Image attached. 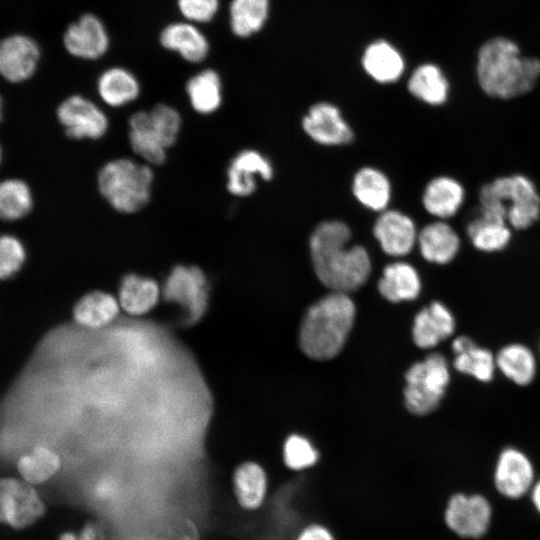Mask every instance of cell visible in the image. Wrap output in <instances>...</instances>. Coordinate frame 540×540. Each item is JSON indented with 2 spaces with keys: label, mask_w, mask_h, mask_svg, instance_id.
Segmentation results:
<instances>
[{
  "label": "cell",
  "mask_w": 540,
  "mask_h": 540,
  "mask_svg": "<svg viewBox=\"0 0 540 540\" xmlns=\"http://www.w3.org/2000/svg\"><path fill=\"white\" fill-rule=\"evenodd\" d=\"M62 465L59 452L43 443L22 451L15 462L17 476L35 487L46 484L56 477Z\"/></svg>",
  "instance_id": "603a6c76"
},
{
  "label": "cell",
  "mask_w": 540,
  "mask_h": 540,
  "mask_svg": "<svg viewBox=\"0 0 540 540\" xmlns=\"http://www.w3.org/2000/svg\"><path fill=\"white\" fill-rule=\"evenodd\" d=\"M40 48L34 39L20 34L0 40V75L9 82L29 79L36 71Z\"/></svg>",
  "instance_id": "9a60e30c"
},
{
  "label": "cell",
  "mask_w": 540,
  "mask_h": 540,
  "mask_svg": "<svg viewBox=\"0 0 540 540\" xmlns=\"http://www.w3.org/2000/svg\"><path fill=\"white\" fill-rule=\"evenodd\" d=\"M46 513V502L35 487L20 477L0 476V525L24 530L36 524Z\"/></svg>",
  "instance_id": "52a82bcc"
},
{
  "label": "cell",
  "mask_w": 540,
  "mask_h": 540,
  "mask_svg": "<svg viewBox=\"0 0 540 540\" xmlns=\"http://www.w3.org/2000/svg\"><path fill=\"white\" fill-rule=\"evenodd\" d=\"M405 378L406 407L411 413L423 416L439 407L450 383V369L445 356L434 352L414 363Z\"/></svg>",
  "instance_id": "8992f818"
},
{
  "label": "cell",
  "mask_w": 540,
  "mask_h": 540,
  "mask_svg": "<svg viewBox=\"0 0 540 540\" xmlns=\"http://www.w3.org/2000/svg\"><path fill=\"white\" fill-rule=\"evenodd\" d=\"M365 72L379 83H392L403 74L405 62L401 53L388 41L369 44L362 55Z\"/></svg>",
  "instance_id": "4316f807"
},
{
  "label": "cell",
  "mask_w": 540,
  "mask_h": 540,
  "mask_svg": "<svg viewBox=\"0 0 540 540\" xmlns=\"http://www.w3.org/2000/svg\"><path fill=\"white\" fill-rule=\"evenodd\" d=\"M154 540H164V539H163V537H162V536H159V537H157V538H156V539H154Z\"/></svg>",
  "instance_id": "bcb514c9"
},
{
  "label": "cell",
  "mask_w": 540,
  "mask_h": 540,
  "mask_svg": "<svg viewBox=\"0 0 540 540\" xmlns=\"http://www.w3.org/2000/svg\"><path fill=\"white\" fill-rule=\"evenodd\" d=\"M57 540H78V535L76 532L67 530L60 533L57 537Z\"/></svg>",
  "instance_id": "ee69618b"
},
{
  "label": "cell",
  "mask_w": 540,
  "mask_h": 540,
  "mask_svg": "<svg viewBox=\"0 0 540 540\" xmlns=\"http://www.w3.org/2000/svg\"><path fill=\"white\" fill-rule=\"evenodd\" d=\"M177 8L186 21L207 23L216 16L220 0H176Z\"/></svg>",
  "instance_id": "f35d334b"
},
{
  "label": "cell",
  "mask_w": 540,
  "mask_h": 540,
  "mask_svg": "<svg viewBox=\"0 0 540 540\" xmlns=\"http://www.w3.org/2000/svg\"><path fill=\"white\" fill-rule=\"evenodd\" d=\"M466 236L471 246L483 254L506 250L515 232L501 217L479 211L466 225Z\"/></svg>",
  "instance_id": "ffe728a7"
},
{
  "label": "cell",
  "mask_w": 540,
  "mask_h": 540,
  "mask_svg": "<svg viewBox=\"0 0 540 540\" xmlns=\"http://www.w3.org/2000/svg\"><path fill=\"white\" fill-rule=\"evenodd\" d=\"M495 361L497 371L517 386L526 387L536 378V355L523 343L505 344L495 353Z\"/></svg>",
  "instance_id": "484cf974"
},
{
  "label": "cell",
  "mask_w": 540,
  "mask_h": 540,
  "mask_svg": "<svg viewBox=\"0 0 540 540\" xmlns=\"http://www.w3.org/2000/svg\"><path fill=\"white\" fill-rule=\"evenodd\" d=\"M63 44L66 51L76 58L96 60L108 51L110 37L102 20L86 13L67 27Z\"/></svg>",
  "instance_id": "7c38bea8"
},
{
  "label": "cell",
  "mask_w": 540,
  "mask_h": 540,
  "mask_svg": "<svg viewBox=\"0 0 540 540\" xmlns=\"http://www.w3.org/2000/svg\"><path fill=\"white\" fill-rule=\"evenodd\" d=\"M373 235L385 254L402 257L417 244L418 231L408 215L398 210H384L374 223Z\"/></svg>",
  "instance_id": "5bb4252c"
},
{
  "label": "cell",
  "mask_w": 540,
  "mask_h": 540,
  "mask_svg": "<svg viewBox=\"0 0 540 540\" xmlns=\"http://www.w3.org/2000/svg\"><path fill=\"white\" fill-rule=\"evenodd\" d=\"M128 138L132 150L143 162L151 166L165 162L169 148L152 124L147 110L136 111L130 116Z\"/></svg>",
  "instance_id": "cb8c5ba5"
},
{
  "label": "cell",
  "mask_w": 540,
  "mask_h": 540,
  "mask_svg": "<svg viewBox=\"0 0 540 540\" xmlns=\"http://www.w3.org/2000/svg\"><path fill=\"white\" fill-rule=\"evenodd\" d=\"M27 252L23 242L12 234H0V280L14 277L24 266Z\"/></svg>",
  "instance_id": "8d00e7d4"
},
{
  "label": "cell",
  "mask_w": 540,
  "mask_h": 540,
  "mask_svg": "<svg viewBox=\"0 0 540 540\" xmlns=\"http://www.w3.org/2000/svg\"><path fill=\"white\" fill-rule=\"evenodd\" d=\"M257 177H261L265 181H269L273 177V167L270 160L259 151L242 150L228 165L227 190L237 197L249 196L256 190Z\"/></svg>",
  "instance_id": "2e32d148"
},
{
  "label": "cell",
  "mask_w": 540,
  "mask_h": 540,
  "mask_svg": "<svg viewBox=\"0 0 540 540\" xmlns=\"http://www.w3.org/2000/svg\"><path fill=\"white\" fill-rule=\"evenodd\" d=\"M96 89L100 99L113 108L135 101L141 90L137 77L120 66L104 70L97 79Z\"/></svg>",
  "instance_id": "83f0119b"
},
{
  "label": "cell",
  "mask_w": 540,
  "mask_h": 540,
  "mask_svg": "<svg viewBox=\"0 0 540 540\" xmlns=\"http://www.w3.org/2000/svg\"><path fill=\"white\" fill-rule=\"evenodd\" d=\"M152 167L131 158L110 160L98 172V190L115 211L136 213L150 201L154 182Z\"/></svg>",
  "instance_id": "5b68a950"
},
{
  "label": "cell",
  "mask_w": 540,
  "mask_h": 540,
  "mask_svg": "<svg viewBox=\"0 0 540 540\" xmlns=\"http://www.w3.org/2000/svg\"><path fill=\"white\" fill-rule=\"evenodd\" d=\"M453 367L478 382L490 383L497 372L495 353L478 345L467 335H460L452 342Z\"/></svg>",
  "instance_id": "44dd1931"
},
{
  "label": "cell",
  "mask_w": 540,
  "mask_h": 540,
  "mask_svg": "<svg viewBox=\"0 0 540 540\" xmlns=\"http://www.w3.org/2000/svg\"><path fill=\"white\" fill-rule=\"evenodd\" d=\"M456 319L451 310L440 301H433L421 309L414 318L412 335L415 344L430 349L451 337Z\"/></svg>",
  "instance_id": "d6986e66"
},
{
  "label": "cell",
  "mask_w": 540,
  "mask_h": 540,
  "mask_svg": "<svg viewBox=\"0 0 540 540\" xmlns=\"http://www.w3.org/2000/svg\"><path fill=\"white\" fill-rule=\"evenodd\" d=\"M185 90L193 110L202 115L216 112L223 99L222 81L213 69H204L190 77Z\"/></svg>",
  "instance_id": "d6a6232c"
},
{
  "label": "cell",
  "mask_w": 540,
  "mask_h": 540,
  "mask_svg": "<svg viewBox=\"0 0 540 540\" xmlns=\"http://www.w3.org/2000/svg\"><path fill=\"white\" fill-rule=\"evenodd\" d=\"M466 201L463 183L450 175L432 178L425 186L422 204L427 213L438 220L455 217Z\"/></svg>",
  "instance_id": "e0dca14e"
},
{
  "label": "cell",
  "mask_w": 540,
  "mask_h": 540,
  "mask_svg": "<svg viewBox=\"0 0 540 540\" xmlns=\"http://www.w3.org/2000/svg\"><path fill=\"white\" fill-rule=\"evenodd\" d=\"M120 304L117 297L94 290L86 293L73 306L74 321L84 328H101L112 322L118 315Z\"/></svg>",
  "instance_id": "f1b7e54d"
},
{
  "label": "cell",
  "mask_w": 540,
  "mask_h": 540,
  "mask_svg": "<svg viewBox=\"0 0 540 540\" xmlns=\"http://www.w3.org/2000/svg\"><path fill=\"white\" fill-rule=\"evenodd\" d=\"M355 319L348 293L332 291L309 307L299 332L302 351L315 360H329L342 350Z\"/></svg>",
  "instance_id": "3957f363"
},
{
  "label": "cell",
  "mask_w": 540,
  "mask_h": 540,
  "mask_svg": "<svg viewBox=\"0 0 540 540\" xmlns=\"http://www.w3.org/2000/svg\"><path fill=\"white\" fill-rule=\"evenodd\" d=\"M161 536L164 540H199L197 527L188 520L175 524Z\"/></svg>",
  "instance_id": "ab89813d"
},
{
  "label": "cell",
  "mask_w": 540,
  "mask_h": 540,
  "mask_svg": "<svg viewBox=\"0 0 540 540\" xmlns=\"http://www.w3.org/2000/svg\"><path fill=\"white\" fill-rule=\"evenodd\" d=\"M77 535L78 540H106L105 530L97 521L86 522Z\"/></svg>",
  "instance_id": "b9f144b4"
},
{
  "label": "cell",
  "mask_w": 540,
  "mask_h": 540,
  "mask_svg": "<svg viewBox=\"0 0 540 540\" xmlns=\"http://www.w3.org/2000/svg\"><path fill=\"white\" fill-rule=\"evenodd\" d=\"M351 230L339 220L319 223L309 239L316 276L327 288L349 293L363 286L371 273V259L361 245H350Z\"/></svg>",
  "instance_id": "6da1fadb"
},
{
  "label": "cell",
  "mask_w": 540,
  "mask_h": 540,
  "mask_svg": "<svg viewBox=\"0 0 540 540\" xmlns=\"http://www.w3.org/2000/svg\"><path fill=\"white\" fill-rule=\"evenodd\" d=\"M302 128L314 142L326 146L345 145L354 138L339 108L328 102L312 105L302 119Z\"/></svg>",
  "instance_id": "4fadbf2b"
},
{
  "label": "cell",
  "mask_w": 540,
  "mask_h": 540,
  "mask_svg": "<svg viewBox=\"0 0 540 540\" xmlns=\"http://www.w3.org/2000/svg\"><path fill=\"white\" fill-rule=\"evenodd\" d=\"M407 87L414 97L432 106L446 103L450 89L441 69L431 63L418 66L411 74Z\"/></svg>",
  "instance_id": "836d02e7"
},
{
  "label": "cell",
  "mask_w": 540,
  "mask_h": 540,
  "mask_svg": "<svg viewBox=\"0 0 540 540\" xmlns=\"http://www.w3.org/2000/svg\"><path fill=\"white\" fill-rule=\"evenodd\" d=\"M539 353H540V342H539Z\"/></svg>",
  "instance_id": "c3c4849f"
},
{
  "label": "cell",
  "mask_w": 540,
  "mask_h": 540,
  "mask_svg": "<svg viewBox=\"0 0 540 540\" xmlns=\"http://www.w3.org/2000/svg\"><path fill=\"white\" fill-rule=\"evenodd\" d=\"M163 48L180 55L185 61H204L210 50L205 34L196 24L189 21L173 22L165 26L159 36Z\"/></svg>",
  "instance_id": "7402d4cb"
},
{
  "label": "cell",
  "mask_w": 540,
  "mask_h": 540,
  "mask_svg": "<svg viewBox=\"0 0 540 540\" xmlns=\"http://www.w3.org/2000/svg\"><path fill=\"white\" fill-rule=\"evenodd\" d=\"M32 207V191L25 181L19 178L0 181V220H19L26 216Z\"/></svg>",
  "instance_id": "d590c367"
},
{
  "label": "cell",
  "mask_w": 540,
  "mask_h": 540,
  "mask_svg": "<svg viewBox=\"0 0 540 540\" xmlns=\"http://www.w3.org/2000/svg\"><path fill=\"white\" fill-rule=\"evenodd\" d=\"M161 294L162 289L155 279L128 273L120 281L117 299L126 313L139 316L151 311Z\"/></svg>",
  "instance_id": "d4e9b609"
},
{
  "label": "cell",
  "mask_w": 540,
  "mask_h": 540,
  "mask_svg": "<svg viewBox=\"0 0 540 540\" xmlns=\"http://www.w3.org/2000/svg\"><path fill=\"white\" fill-rule=\"evenodd\" d=\"M352 192L363 206L373 211L386 210L391 197L387 176L374 167H363L353 177Z\"/></svg>",
  "instance_id": "1f68e13d"
},
{
  "label": "cell",
  "mask_w": 540,
  "mask_h": 540,
  "mask_svg": "<svg viewBox=\"0 0 540 540\" xmlns=\"http://www.w3.org/2000/svg\"><path fill=\"white\" fill-rule=\"evenodd\" d=\"M269 0H231L229 25L239 38H248L259 32L269 15Z\"/></svg>",
  "instance_id": "e575fe53"
},
{
  "label": "cell",
  "mask_w": 540,
  "mask_h": 540,
  "mask_svg": "<svg viewBox=\"0 0 540 540\" xmlns=\"http://www.w3.org/2000/svg\"><path fill=\"white\" fill-rule=\"evenodd\" d=\"M233 490L238 505L246 511H255L267 496L268 480L264 469L255 462H245L236 467Z\"/></svg>",
  "instance_id": "4dcf8cb0"
},
{
  "label": "cell",
  "mask_w": 540,
  "mask_h": 540,
  "mask_svg": "<svg viewBox=\"0 0 540 540\" xmlns=\"http://www.w3.org/2000/svg\"><path fill=\"white\" fill-rule=\"evenodd\" d=\"M318 453L309 440L300 435H291L284 444V462L292 470H304L313 466Z\"/></svg>",
  "instance_id": "74e56055"
},
{
  "label": "cell",
  "mask_w": 540,
  "mask_h": 540,
  "mask_svg": "<svg viewBox=\"0 0 540 540\" xmlns=\"http://www.w3.org/2000/svg\"><path fill=\"white\" fill-rule=\"evenodd\" d=\"M492 509L482 495L457 493L447 502L444 520L447 527L464 538L483 536L490 525Z\"/></svg>",
  "instance_id": "30bf717a"
},
{
  "label": "cell",
  "mask_w": 540,
  "mask_h": 540,
  "mask_svg": "<svg viewBox=\"0 0 540 540\" xmlns=\"http://www.w3.org/2000/svg\"><path fill=\"white\" fill-rule=\"evenodd\" d=\"M1 115H2V101H1V98H0V120H1Z\"/></svg>",
  "instance_id": "f6af8a7d"
},
{
  "label": "cell",
  "mask_w": 540,
  "mask_h": 540,
  "mask_svg": "<svg viewBox=\"0 0 540 540\" xmlns=\"http://www.w3.org/2000/svg\"><path fill=\"white\" fill-rule=\"evenodd\" d=\"M540 77V60L522 57L506 38L487 41L479 50L477 79L489 97L510 100L530 92Z\"/></svg>",
  "instance_id": "7a4b0ae2"
},
{
  "label": "cell",
  "mask_w": 540,
  "mask_h": 540,
  "mask_svg": "<svg viewBox=\"0 0 540 540\" xmlns=\"http://www.w3.org/2000/svg\"><path fill=\"white\" fill-rule=\"evenodd\" d=\"M56 114L66 136L74 140H98L109 129V119L105 112L82 95L75 94L64 99Z\"/></svg>",
  "instance_id": "9c48e42d"
},
{
  "label": "cell",
  "mask_w": 540,
  "mask_h": 540,
  "mask_svg": "<svg viewBox=\"0 0 540 540\" xmlns=\"http://www.w3.org/2000/svg\"><path fill=\"white\" fill-rule=\"evenodd\" d=\"M379 293L390 302L414 300L421 292V279L414 266L396 261L385 266L378 281Z\"/></svg>",
  "instance_id": "f546056e"
},
{
  "label": "cell",
  "mask_w": 540,
  "mask_h": 540,
  "mask_svg": "<svg viewBox=\"0 0 540 540\" xmlns=\"http://www.w3.org/2000/svg\"><path fill=\"white\" fill-rule=\"evenodd\" d=\"M162 295L167 301L182 307L188 324L195 323L204 316L208 307V279L195 265H176L166 277Z\"/></svg>",
  "instance_id": "ba28073f"
},
{
  "label": "cell",
  "mask_w": 540,
  "mask_h": 540,
  "mask_svg": "<svg viewBox=\"0 0 540 540\" xmlns=\"http://www.w3.org/2000/svg\"><path fill=\"white\" fill-rule=\"evenodd\" d=\"M493 481L504 497L518 499L527 494L534 482V466L528 455L515 446L503 448L496 460Z\"/></svg>",
  "instance_id": "8fae6325"
},
{
  "label": "cell",
  "mask_w": 540,
  "mask_h": 540,
  "mask_svg": "<svg viewBox=\"0 0 540 540\" xmlns=\"http://www.w3.org/2000/svg\"><path fill=\"white\" fill-rule=\"evenodd\" d=\"M417 244L421 256L427 262L446 265L458 256L462 241L448 221L436 219L418 232Z\"/></svg>",
  "instance_id": "ac0fdd59"
},
{
  "label": "cell",
  "mask_w": 540,
  "mask_h": 540,
  "mask_svg": "<svg viewBox=\"0 0 540 540\" xmlns=\"http://www.w3.org/2000/svg\"><path fill=\"white\" fill-rule=\"evenodd\" d=\"M479 211L503 218L514 231H525L540 220V191L524 173H510L483 183L477 194Z\"/></svg>",
  "instance_id": "277c9868"
},
{
  "label": "cell",
  "mask_w": 540,
  "mask_h": 540,
  "mask_svg": "<svg viewBox=\"0 0 540 540\" xmlns=\"http://www.w3.org/2000/svg\"><path fill=\"white\" fill-rule=\"evenodd\" d=\"M295 540H335V536L324 524L310 523L299 531Z\"/></svg>",
  "instance_id": "60d3db41"
},
{
  "label": "cell",
  "mask_w": 540,
  "mask_h": 540,
  "mask_svg": "<svg viewBox=\"0 0 540 540\" xmlns=\"http://www.w3.org/2000/svg\"><path fill=\"white\" fill-rule=\"evenodd\" d=\"M1 159H2V150H1V147H0V162H1Z\"/></svg>",
  "instance_id": "7dc6e473"
},
{
  "label": "cell",
  "mask_w": 540,
  "mask_h": 540,
  "mask_svg": "<svg viewBox=\"0 0 540 540\" xmlns=\"http://www.w3.org/2000/svg\"><path fill=\"white\" fill-rule=\"evenodd\" d=\"M530 491L533 504L540 513V479L534 482Z\"/></svg>",
  "instance_id": "7bdbcfd3"
}]
</instances>
